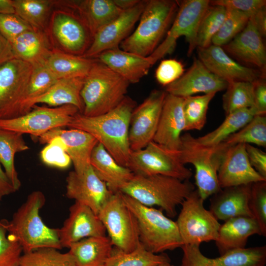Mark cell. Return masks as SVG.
<instances>
[{
  "label": "cell",
  "instance_id": "cell-1",
  "mask_svg": "<svg viewBox=\"0 0 266 266\" xmlns=\"http://www.w3.org/2000/svg\"><path fill=\"white\" fill-rule=\"evenodd\" d=\"M135 104L126 96L116 107L106 113L88 117L77 113L67 127L91 134L119 164L127 167L131 152L129 128Z\"/></svg>",
  "mask_w": 266,
  "mask_h": 266
},
{
  "label": "cell",
  "instance_id": "cell-2",
  "mask_svg": "<svg viewBox=\"0 0 266 266\" xmlns=\"http://www.w3.org/2000/svg\"><path fill=\"white\" fill-rule=\"evenodd\" d=\"M45 202L41 191H33L7 221V235L19 243L23 253L42 248L62 249L59 228L49 227L40 216Z\"/></svg>",
  "mask_w": 266,
  "mask_h": 266
},
{
  "label": "cell",
  "instance_id": "cell-3",
  "mask_svg": "<svg viewBox=\"0 0 266 266\" xmlns=\"http://www.w3.org/2000/svg\"><path fill=\"white\" fill-rule=\"evenodd\" d=\"M195 189L189 180L182 181L162 175L134 174L120 192L144 205L159 206L167 216L174 217L177 206Z\"/></svg>",
  "mask_w": 266,
  "mask_h": 266
},
{
  "label": "cell",
  "instance_id": "cell-4",
  "mask_svg": "<svg viewBox=\"0 0 266 266\" xmlns=\"http://www.w3.org/2000/svg\"><path fill=\"white\" fill-rule=\"evenodd\" d=\"M172 0H147L135 30L120 44V48L144 57L150 56L161 43L178 8Z\"/></svg>",
  "mask_w": 266,
  "mask_h": 266
},
{
  "label": "cell",
  "instance_id": "cell-5",
  "mask_svg": "<svg viewBox=\"0 0 266 266\" xmlns=\"http://www.w3.org/2000/svg\"><path fill=\"white\" fill-rule=\"evenodd\" d=\"M84 78L80 95L82 114L102 115L116 107L126 97L130 83L97 58Z\"/></svg>",
  "mask_w": 266,
  "mask_h": 266
},
{
  "label": "cell",
  "instance_id": "cell-6",
  "mask_svg": "<svg viewBox=\"0 0 266 266\" xmlns=\"http://www.w3.org/2000/svg\"><path fill=\"white\" fill-rule=\"evenodd\" d=\"M120 193L124 203L136 218L139 242L147 250L157 254L181 248L183 243L175 221L166 216L162 209L144 205Z\"/></svg>",
  "mask_w": 266,
  "mask_h": 266
},
{
  "label": "cell",
  "instance_id": "cell-7",
  "mask_svg": "<svg viewBox=\"0 0 266 266\" xmlns=\"http://www.w3.org/2000/svg\"><path fill=\"white\" fill-rule=\"evenodd\" d=\"M181 147L179 150L180 160L184 165L191 164L195 167L197 190L205 200L221 189L218 171L225 148L220 145L211 148L199 145L189 133L181 135Z\"/></svg>",
  "mask_w": 266,
  "mask_h": 266
},
{
  "label": "cell",
  "instance_id": "cell-8",
  "mask_svg": "<svg viewBox=\"0 0 266 266\" xmlns=\"http://www.w3.org/2000/svg\"><path fill=\"white\" fill-rule=\"evenodd\" d=\"M62 9L52 12L49 19L52 38L62 52L83 56L93 36L84 20L71 0L62 2Z\"/></svg>",
  "mask_w": 266,
  "mask_h": 266
},
{
  "label": "cell",
  "instance_id": "cell-9",
  "mask_svg": "<svg viewBox=\"0 0 266 266\" xmlns=\"http://www.w3.org/2000/svg\"><path fill=\"white\" fill-rule=\"evenodd\" d=\"M204 201L195 189L181 203L175 222L183 245H200L217 238L221 224L204 207Z\"/></svg>",
  "mask_w": 266,
  "mask_h": 266
},
{
  "label": "cell",
  "instance_id": "cell-10",
  "mask_svg": "<svg viewBox=\"0 0 266 266\" xmlns=\"http://www.w3.org/2000/svg\"><path fill=\"white\" fill-rule=\"evenodd\" d=\"M209 5L208 0H185L179 3L178 10L165 39L149 56L153 65L173 51L176 41L181 36H184L188 43V56L192 55L197 48L200 22Z\"/></svg>",
  "mask_w": 266,
  "mask_h": 266
},
{
  "label": "cell",
  "instance_id": "cell-11",
  "mask_svg": "<svg viewBox=\"0 0 266 266\" xmlns=\"http://www.w3.org/2000/svg\"><path fill=\"white\" fill-rule=\"evenodd\" d=\"M127 167L135 175H162L188 180L192 171L180 159L179 151H172L152 141L144 148L131 152Z\"/></svg>",
  "mask_w": 266,
  "mask_h": 266
},
{
  "label": "cell",
  "instance_id": "cell-12",
  "mask_svg": "<svg viewBox=\"0 0 266 266\" xmlns=\"http://www.w3.org/2000/svg\"><path fill=\"white\" fill-rule=\"evenodd\" d=\"M98 215L114 247L125 252L136 248L140 242L137 221L120 192L111 196Z\"/></svg>",
  "mask_w": 266,
  "mask_h": 266
},
{
  "label": "cell",
  "instance_id": "cell-13",
  "mask_svg": "<svg viewBox=\"0 0 266 266\" xmlns=\"http://www.w3.org/2000/svg\"><path fill=\"white\" fill-rule=\"evenodd\" d=\"M32 108L23 115L0 119V129L29 134L37 139L51 130L67 126L74 116L79 112L72 105L53 108L34 105Z\"/></svg>",
  "mask_w": 266,
  "mask_h": 266
},
{
  "label": "cell",
  "instance_id": "cell-14",
  "mask_svg": "<svg viewBox=\"0 0 266 266\" xmlns=\"http://www.w3.org/2000/svg\"><path fill=\"white\" fill-rule=\"evenodd\" d=\"M32 71V65L16 58L0 66V119L18 116Z\"/></svg>",
  "mask_w": 266,
  "mask_h": 266
},
{
  "label": "cell",
  "instance_id": "cell-15",
  "mask_svg": "<svg viewBox=\"0 0 266 266\" xmlns=\"http://www.w3.org/2000/svg\"><path fill=\"white\" fill-rule=\"evenodd\" d=\"M166 95V91L154 90L134 108L129 132L132 151L141 149L153 140Z\"/></svg>",
  "mask_w": 266,
  "mask_h": 266
},
{
  "label": "cell",
  "instance_id": "cell-16",
  "mask_svg": "<svg viewBox=\"0 0 266 266\" xmlns=\"http://www.w3.org/2000/svg\"><path fill=\"white\" fill-rule=\"evenodd\" d=\"M180 266H266V245L229 251L215 258L202 254L200 245H183Z\"/></svg>",
  "mask_w": 266,
  "mask_h": 266
},
{
  "label": "cell",
  "instance_id": "cell-17",
  "mask_svg": "<svg viewBox=\"0 0 266 266\" xmlns=\"http://www.w3.org/2000/svg\"><path fill=\"white\" fill-rule=\"evenodd\" d=\"M113 194L91 166L80 172L71 171L66 178V197L89 206L97 214Z\"/></svg>",
  "mask_w": 266,
  "mask_h": 266
},
{
  "label": "cell",
  "instance_id": "cell-18",
  "mask_svg": "<svg viewBox=\"0 0 266 266\" xmlns=\"http://www.w3.org/2000/svg\"><path fill=\"white\" fill-rule=\"evenodd\" d=\"M146 1L140 0L134 6L124 10L118 17L100 29L94 35L91 45L83 56L95 58L105 51L119 47L139 20Z\"/></svg>",
  "mask_w": 266,
  "mask_h": 266
},
{
  "label": "cell",
  "instance_id": "cell-19",
  "mask_svg": "<svg viewBox=\"0 0 266 266\" xmlns=\"http://www.w3.org/2000/svg\"><path fill=\"white\" fill-rule=\"evenodd\" d=\"M198 59L212 73L226 81L253 82L264 77L265 72L237 63L221 46L211 44L206 48L197 47Z\"/></svg>",
  "mask_w": 266,
  "mask_h": 266
},
{
  "label": "cell",
  "instance_id": "cell-20",
  "mask_svg": "<svg viewBox=\"0 0 266 266\" xmlns=\"http://www.w3.org/2000/svg\"><path fill=\"white\" fill-rule=\"evenodd\" d=\"M218 179L221 189L266 181L251 165L244 144L225 149L218 171Z\"/></svg>",
  "mask_w": 266,
  "mask_h": 266
},
{
  "label": "cell",
  "instance_id": "cell-21",
  "mask_svg": "<svg viewBox=\"0 0 266 266\" xmlns=\"http://www.w3.org/2000/svg\"><path fill=\"white\" fill-rule=\"evenodd\" d=\"M105 229L96 214L89 206L75 202L69 208L68 217L59 228L61 245L69 248L73 243L85 238L105 235Z\"/></svg>",
  "mask_w": 266,
  "mask_h": 266
},
{
  "label": "cell",
  "instance_id": "cell-22",
  "mask_svg": "<svg viewBox=\"0 0 266 266\" xmlns=\"http://www.w3.org/2000/svg\"><path fill=\"white\" fill-rule=\"evenodd\" d=\"M228 83L211 72L195 57L190 68L178 79L166 86L169 94L186 98L198 93H216L226 89Z\"/></svg>",
  "mask_w": 266,
  "mask_h": 266
},
{
  "label": "cell",
  "instance_id": "cell-23",
  "mask_svg": "<svg viewBox=\"0 0 266 266\" xmlns=\"http://www.w3.org/2000/svg\"><path fill=\"white\" fill-rule=\"evenodd\" d=\"M55 137L60 138L64 143L74 171H82L91 166V154L98 143L93 136L81 130L58 128L48 131L37 139L40 143L46 144Z\"/></svg>",
  "mask_w": 266,
  "mask_h": 266
},
{
  "label": "cell",
  "instance_id": "cell-24",
  "mask_svg": "<svg viewBox=\"0 0 266 266\" xmlns=\"http://www.w3.org/2000/svg\"><path fill=\"white\" fill-rule=\"evenodd\" d=\"M183 100L166 93L153 140L172 151H179L181 147V133L185 128Z\"/></svg>",
  "mask_w": 266,
  "mask_h": 266
},
{
  "label": "cell",
  "instance_id": "cell-25",
  "mask_svg": "<svg viewBox=\"0 0 266 266\" xmlns=\"http://www.w3.org/2000/svg\"><path fill=\"white\" fill-rule=\"evenodd\" d=\"M262 38L250 17L243 30L222 47L227 53L237 60L255 66L264 72L266 52Z\"/></svg>",
  "mask_w": 266,
  "mask_h": 266
},
{
  "label": "cell",
  "instance_id": "cell-26",
  "mask_svg": "<svg viewBox=\"0 0 266 266\" xmlns=\"http://www.w3.org/2000/svg\"><path fill=\"white\" fill-rule=\"evenodd\" d=\"M85 77L59 79L42 95L25 102L21 106L19 116L26 114L37 103H45L51 106L59 107L72 105L82 113L84 104L80 93Z\"/></svg>",
  "mask_w": 266,
  "mask_h": 266
},
{
  "label": "cell",
  "instance_id": "cell-27",
  "mask_svg": "<svg viewBox=\"0 0 266 266\" xmlns=\"http://www.w3.org/2000/svg\"><path fill=\"white\" fill-rule=\"evenodd\" d=\"M250 184L222 188L210 198V212L218 220L240 216L252 217L249 207Z\"/></svg>",
  "mask_w": 266,
  "mask_h": 266
},
{
  "label": "cell",
  "instance_id": "cell-28",
  "mask_svg": "<svg viewBox=\"0 0 266 266\" xmlns=\"http://www.w3.org/2000/svg\"><path fill=\"white\" fill-rule=\"evenodd\" d=\"M95 58L105 64L130 84L138 82L154 65L149 56L144 57L126 51L119 47L105 51Z\"/></svg>",
  "mask_w": 266,
  "mask_h": 266
},
{
  "label": "cell",
  "instance_id": "cell-29",
  "mask_svg": "<svg viewBox=\"0 0 266 266\" xmlns=\"http://www.w3.org/2000/svg\"><path fill=\"white\" fill-rule=\"evenodd\" d=\"M261 235L259 226L252 217L240 216L232 218L221 225L215 240L220 255L231 250L245 248L248 238Z\"/></svg>",
  "mask_w": 266,
  "mask_h": 266
},
{
  "label": "cell",
  "instance_id": "cell-30",
  "mask_svg": "<svg viewBox=\"0 0 266 266\" xmlns=\"http://www.w3.org/2000/svg\"><path fill=\"white\" fill-rule=\"evenodd\" d=\"M90 165L97 176L113 193L120 192L134 175L128 167L119 164L99 142L92 153Z\"/></svg>",
  "mask_w": 266,
  "mask_h": 266
},
{
  "label": "cell",
  "instance_id": "cell-31",
  "mask_svg": "<svg viewBox=\"0 0 266 266\" xmlns=\"http://www.w3.org/2000/svg\"><path fill=\"white\" fill-rule=\"evenodd\" d=\"M11 44L14 58L32 66L44 63L53 51L46 33L35 29L24 32Z\"/></svg>",
  "mask_w": 266,
  "mask_h": 266
},
{
  "label": "cell",
  "instance_id": "cell-32",
  "mask_svg": "<svg viewBox=\"0 0 266 266\" xmlns=\"http://www.w3.org/2000/svg\"><path fill=\"white\" fill-rule=\"evenodd\" d=\"M68 248L77 266H103L113 246L109 237L103 235L84 238Z\"/></svg>",
  "mask_w": 266,
  "mask_h": 266
},
{
  "label": "cell",
  "instance_id": "cell-33",
  "mask_svg": "<svg viewBox=\"0 0 266 266\" xmlns=\"http://www.w3.org/2000/svg\"><path fill=\"white\" fill-rule=\"evenodd\" d=\"M71 2L87 24L93 37L100 29L124 11L118 5L116 0H71Z\"/></svg>",
  "mask_w": 266,
  "mask_h": 266
},
{
  "label": "cell",
  "instance_id": "cell-34",
  "mask_svg": "<svg viewBox=\"0 0 266 266\" xmlns=\"http://www.w3.org/2000/svg\"><path fill=\"white\" fill-rule=\"evenodd\" d=\"M96 60V58H87L59 50H53L44 63L60 79L85 77Z\"/></svg>",
  "mask_w": 266,
  "mask_h": 266
},
{
  "label": "cell",
  "instance_id": "cell-35",
  "mask_svg": "<svg viewBox=\"0 0 266 266\" xmlns=\"http://www.w3.org/2000/svg\"><path fill=\"white\" fill-rule=\"evenodd\" d=\"M256 115L258 114L254 107L233 111L226 116L224 121L216 129L198 138L193 137V140L202 146L217 147L229 136L244 126Z\"/></svg>",
  "mask_w": 266,
  "mask_h": 266
},
{
  "label": "cell",
  "instance_id": "cell-36",
  "mask_svg": "<svg viewBox=\"0 0 266 266\" xmlns=\"http://www.w3.org/2000/svg\"><path fill=\"white\" fill-rule=\"evenodd\" d=\"M23 135L0 129V163L16 191L20 189L21 182L15 166V156L17 153L30 149Z\"/></svg>",
  "mask_w": 266,
  "mask_h": 266
},
{
  "label": "cell",
  "instance_id": "cell-37",
  "mask_svg": "<svg viewBox=\"0 0 266 266\" xmlns=\"http://www.w3.org/2000/svg\"><path fill=\"white\" fill-rule=\"evenodd\" d=\"M166 262H170L166 254L152 253L139 242L135 249L130 252L113 247L103 266H157Z\"/></svg>",
  "mask_w": 266,
  "mask_h": 266
},
{
  "label": "cell",
  "instance_id": "cell-38",
  "mask_svg": "<svg viewBox=\"0 0 266 266\" xmlns=\"http://www.w3.org/2000/svg\"><path fill=\"white\" fill-rule=\"evenodd\" d=\"M15 14L33 28L43 31L50 17L55 1L13 0Z\"/></svg>",
  "mask_w": 266,
  "mask_h": 266
},
{
  "label": "cell",
  "instance_id": "cell-39",
  "mask_svg": "<svg viewBox=\"0 0 266 266\" xmlns=\"http://www.w3.org/2000/svg\"><path fill=\"white\" fill-rule=\"evenodd\" d=\"M238 144L266 147V115H256L244 126L226 138L220 145L225 148Z\"/></svg>",
  "mask_w": 266,
  "mask_h": 266
},
{
  "label": "cell",
  "instance_id": "cell-40",
  "mask_svg": "<svg viewBox=\"0 0 266 266\" xmlns=\"http://www.w3.org/2000/svg\"><path fill=\"white\" fill-rule=\"evenodd\" d=\"M216 94L212 93L184 98V131L201 130L203 128L206 122L209 103Z\"/></svg>",
  "mask_w": 266,
  "mask_h": 266
},
{
  "label": "cell",
  "instance_id": "cell-41",
  "mask_svg": "<svg viewBox=\"0 0 266 266\" xmlns=\"http://www.w3.org/2000/svg\"><path fill=\"white\" fill-rule=\"evenodd\" d=\"M222 100L226 116L236 110L254 107L253 82L242 81L228 82Z\"/></svg>",
  "mask_w": 266,
  "mask_h": 266
},
{
  "label": "cell",
  "instance_id": "cell-42",
  "mask_svg": "<svg viewBox=\"0 0 266 266\" xmlns=\"http://www.w3.org/2000/svg\"><path fill=\"white\" fill-rule=\"evenodd\" d=\"M18 266H77L70 253L53 248H42L23 253Z\"/></svg>",
  "mask_w": 266,
  "mask_h": 266
},
{
  "label": "cell",
  "instance_id": "cell-43",
  "mask_svg": "<svg viewBox=\"0 0 266 266\" xmlns=\"http://www.w3.org/2000/svg\"><path fill=\"white\" fill-rule=\"evenodd\" d=\"M226 11L223 6L210 4L198 27L197 48H206L212 44V39L221 27Z\"/></svg>",
  "mask_w": 266,
  "mask_h": 266
},
{
  "label": "cell",
  "instance_id": "cell-44",
  "mask_svg": "<svg viewBox=\"0 0 266 266\" xmlns=\"http://www.w3.org/2000/svg\"><path fill=\"white\" fill-rule=\"evenodd\" d=\"M226 15L219 30L212 39V44L223 46L231 41L245 28L251 15L231 8H226Z\"/></svg>",
  "mask_w": 266,
  "mask_h": 266
},
{
  "label": "cell",
  "instance_id": "cell-45",
  "mask_svg": "<svg viewBox=\"0 0 266 266\" xmlns=\"http://www.w3.org/2000/svg\"><path fill=\"white\" fill-rule=\"evenodd\" d=\"M58 80L44 63L32 66L29 82L20 106L18 116L20 108L25 102L42 95Z\"/></svg>",
  "mask_w": 266,
  "mask_h": 266
},
{
  "label": "cell",
  "instance_id": "cell-46",
  "mask_svg": "<svg viewBox=\"0 0 266 266\" xmlns=\"http://www.w3.org/2000/svg\"><path fill=\"white\" fill-rule=\"evenodd\" d=\"M249 207L261 235L266 236V181L251 184Z\"/></svg>",
  "mask_w": 266,
  "mask_h": 266
},
{
  "label": "cell",
  "instance_id": "cell-47",
  "mask_svg": "<svg viewBox=\"0 0 266 266\" xmlns=\"http://www.w3.org/2000/svg\"><path fill=\"white\" fill-rule=\"evenodd\" d=\"M7 220H0V266H18L23 252L19 243L7 235Z\"/></svg>",
  "mask_w": 266,
  "mask_h": 266
},
{
  "label": "cell",
  "instance_id": "cell-48",
  "mask_svg": "<svg viewBox=\"0 0 266 266\" xmlns=\"http://www.w3.org/2000/svg\"><path fill=\"white\" fill-rule=\"evenodd\" d=\"M40 157L46 165L59 168H66L71 161L59 137L52 138L40 152Z\"/></svg>",
  "mask_w": 266,
  "mask_h": 266
},
{
  "label": "cell",
  "instance_id": "cell-49",
  "mask_svg": "<svg viewBox=\"0 0 266 266\" xmlns=\"http://www.w3.org/2000/svg\"><path fill=\"white\" fill-rule=\"evenodd\" d=\"M32 27L15 14H0V33L10 43Z\"/></svg>",
  "mask_w": 266,
  "mask_h": 266
},
{
  "label": "cell",
  "instance_id": "cell-50",
  "mask_svg": "<svg viewBox=\"0 0 266 266\" xmlns=\"http://www.w3.org/2000/svg\"><path fill=\"white\" fill-rule=\"evenodd\" d=\"M182 63L175 59H166L161 62L155 71V77L159 83L167 86L184 73Z\"/></svg>",
  "mask_w": 266,
  "mask_h": 266
},
{
  "label": "cell",
  "instance_id": "cell-51",
  "mask_svg": "<svg viewBox=\"0 0 266 266\" xmlns=\"http://www.w3.org/2000/svg\"><path fill=\"white\" fill-rule=\"evenodd\" d=\"M211 5H220L226 8L237 10L251 16L266 7L265 0H210Z\"/></svg>",
  "mask_w": 266,
  "mask_h": 266
},
{
  "label": "cell",
  "instance_id": "cell-52",
  "mask_svg": "<svg viewBox=\"0 0 266 266\" xmlns=\"http://www.w3.org/2000/svg\"><path fill=\"white\" fill-rule=\"evenodd\" d=\"M248 160L252 166L266 178V153L251 144H245Z\"/></svg>",
  "mask_w": 266,
  "mask_h": 266
},
{
  "label": "cell",
  "instance_id": "cell-53",
  "mask_svg": "<svg viewBox=\"0 0 266 266\" xmlns=\"http://www.w3.org/2000/svg\"><path fill=\"white\" fill-rule=\"evenodd\" d=\"M254 108L258 115H266V83L264 77L253 82Z\"/></svg>",
  "mask_w": 266,
  "mask_h": 266
},
{
  "label": "cell",
  "instance_id": "cell-54",
  "mask_svg": "<svg viewBox=\"0 0 266 266\" xmlns=\"http://www.w3.org/2000/svg\"><path fill=\"white\" fill-rule=\"evenodd\" d=\"M14 58L11 43L0 33V66Z\"/></svg>",
  "mask_w": 266,
  "mask_h": 266
},
{
  "label": "cell",
  "instance_id": "cell-55",
  "mask_svg": "<svg viewBox=\"0 0 266 266\" xmlns=\"http://www.w3.org/2000/svg\"><path fill=\"white\" fill-rule=\"evenodd\" d=\"M16 192L0 163V201L4 197Z\"/></svg>",
  "mask_w": 266,
  "mask_h": 266
},
{
  "label": "cell",
  "instance_id": "cell-56",
  "mask_svg": "<svg viewBox=\"0 0 266 266\" xmlns=\"http://www.w3.org/2000/svg\"><path fill=\"white\" fill-rule=\"evenodd\" d=\"M256 27L262 36L266 35V7L261 8L251 16Z\"/></svg>",
  "mask_w": 266,
  "mask_h": 266
},
{
  "label": "cell",
  "instance_id": "cell-57",
  "mask_svg": "<svg viewBox=\"0 0 266 266\" xmlns=\"http://www.w3.org/2000/svg\"><path fill=\"white\" fill-rule=\"evenodd\" d=\"M0 14H15L13 0H0Z\"/></svg>",
  "mask_w": 266,
  "mask_h": 266
},
{
  "label": "cell",
  "instance_id": "cell-58",
  "mask_svg": "<svg viewBox=\"0 0 266 266\" xmlns=\"http://www.w3.org/2000/svg\"><path fill=\"white\" fill-rule=\"evenodd\" d=\"M157 266H174L170 263V262H166L158 265Z\"/></svg>",
  "mask_w": 266,
  "mask_h": 266
}]
</instances>
